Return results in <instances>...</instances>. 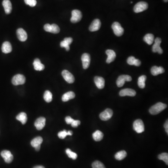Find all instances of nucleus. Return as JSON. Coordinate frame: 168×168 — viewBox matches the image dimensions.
I'll use <instances>...</instances> for the list:
<instances>
[{"label": "nucleus", "mask_w": 168, "mask_h": 168, "mask_svg": "<svg viewBox=\"0 0 168 168\" xmlns=\"http://www.w3.org/2000/svg\"><path fill=\"white\" fill-rule=\"evenodd\" d=\"M16 34L19 40L21 41L24 42L27 39V34L26 32L22 28H20L17 30Z\"/></svg>", "instance_id": "2eb2a0df"}, {"label": "nucleus", "mask_w": 168, "mask_h": 168, "mask_svg": "<svg viewBox=\"0 0 168 168\" xmlns=\"http://www.w3.org/2000/svg\"><path fill=\"white\" fill-rule=\"evenodd\" d=\"M154 35L152 34H147L144 36L143 38L144 41L149 45H151L154 41Z\"/></svg>", "instance_id": "cd10ccee"}, {"label": "nucleus", "mask_w": 168, "mask_h": 168, "mask_svg": "<svg viewBox=\"0 0 168 168\" xmlns=\"http://www.w3.org/2000/svg\"><path fill=\"white\" fill-rule=\"evenodd\" d=\"M147 79V77L145 75H142L138 78V85L140 88L143 89L145 87V81Z\"/></svg>", "instance_id": "c756f323"}, {"label": "nucleus", "mask_w": 168, "mask_h": 168, "mask_svg": "<svg viewBox=\"0 0 168 168\" xmlns=\"http://www.w3.org/2000/svg\"><path fill=\"white\" fill-rule=\"evenodd\" d=\"M34 68L36 71H41L45 69V65L42 64L38 58H35L33 62Z\"/></svg>", "instance_id": "5701e85b"}, {"label": "nucleus", "mask_w": 168, "mask_h": 168, "mask_svg": "<svg viewBox=\"0 0 168 168\" xmlns=\"http://www.w3.org/2000/svg\"><path fill=\"white\" fill-rule=\"evenodd\" d=\"M25 77L22 74H17L14 76L12 79V83L15 86L23 85L25 82Z\"/></svg>", "instance_id": "39448f33"}, {"label": "nucleus", "mask_w": 168, "mask_h": 168, "mask_svg": "<svg viewBox=\"0 0 168 168\" xmlns=\"http://www.w3.org/2000/svg\"><path fill=\"white\" fill-rule=\"evenodd\" d=\"M80 124V121L79 120H74L72 121V123H71V125L73 128H77L79 125Z\"/></svg>", "instance_id": "58836bf2"}, {"label": "nucleus", "mask_w": 168, "mask_h": 168, "mask_svg": "<svg viewBox=\"0 0 168 168\" xmlns=\"http://www.w3.org/2000/svg\"><path fill=\"white\" fill-rule=\"evenodd\" d=\"M46 119L44 117H40L35 121L34 125L38 130H41L44 128L45 125Z\"/></svg>", "instance_id": "4468645a"}, {"label": "nucleus", "mask_w": 168, "mask_h": 168, "mask_svg": "<svg viewBox=\"0 0 168 168\" xmlns=\"http://www.w3.org/2000/svg\"><path fill=\"white\" fill-rule=\"evenodd\" d=\"M67 135H68L67 131V130H65L60 132L58 134V137L60 139H62L65 138Z\"/></svg>", "instance_id": "4c0bfd02"}, {"label": "nucleus", "mask_w": 168, "mask_h": 168, "mask_svg": "<svg viewBox=\"0 0 168 168\" xmlns=\"http://www.w3.org/2000/svg\"><path fill=\"white\" fill-rule=\"evenodd\" d=\"M159 160L164 161L166 164H168V154L167 153H163L159 155L158 157Z\"/></svg>", "instance_id": "f704fd0d"}, {"label": "nucleus", "mask_w": 168, "mask_h": 168, "mask_svg": "<svg viewBox=\"0 0 168 168\" xmlns=\"http://www.w3.org/2000/svg\"><path fill=\"white\" fill-rule=\"evenodd\" d=\"M65 121L67 124H71L72 121H74V119L71 118L70 116H67L65 119Z\"/></svg>", "instance_id": "ea45409f"}, {"label": "nucleus", "mask_w": 168, "mask_h": 168, "mask_svg": "<svg viewBox=\"0 0 168 168\" xmlns=\"http://www.w3.org/2000/svg\"><path fill=\"white\" fill-rule=\"evenodd\" d=\"M112 28L113 30L114 34L118 37H121L124 33V29L120 23L114 22L112 24Z\"/></svg>", "instance_id": "f03ea898"}, {"label": "nucleus", "mask_w": 168, "mask_h": 168, "mask_svg": "<svg viewBox=\"0 0 168 168\" xmlns=\"http://www.w3.org/2000/svg\"><path fill=\"white\" fill-rule=\"evenodd\" d=\"M16 119L19 121H21L22 124H25L27 121V116L26 113L24 112H22L21 113L17 115L16 117Z\"/></svg>", "instance_id": "a878e982"}, {"label": "nucleus", "mask_w": 168, "mask_h": 168, "mask_svg": "<svg viewBox=\"0 0 168 168\" xmlns=\"http://www.w3.org/2000/svg\"><path fill=\"white\" fill-rule=\"evenodd\" d=\"M148 8V4L145 1H140L135 5L134 7V11L135 12H142L145 11Z\"/></svg>", "instance_id": "7ed1b4c3"}, {"label": "nucleus", "mask_w": 168, "mask_h": 168, "mask_svg": "<svg viewBox=\"0 0 168 168\" xmlns=\"http://www.w3.org/2000/svg\"><path fill=\"white\" fill-rule=\"evenodd\" d=\"M119 94L121 96L123 97V96H129L133 97L136 95V91L134 90L130 89V88H127L121 90Z\"/></svg>", "instance_id": "dca6fc26"}, {"label": "nucleus", "mask_w": 168, "mask_h": 168, "mask_svg": "<svg viewBox=\"0 0 168 168\" xmlns=\"http://www.w3.org/2000/svg\"><path fill=\"white\" fill-rule=\"evenodd\" d=\"M164 1L165 2H168V0H164Z\"/></svg>", "instance_id": "49530a36"}, {"label": "nucleus", "mask_w": 168, "mask_h": 168, "mask_svg": "<svg viewBox=\"0 0 168 168\" xmlns=\"http://www.w3.org/2000/svg\"><path fill=\"white\" fill-rule=\"evenodd\" d=\"M1 50L5 54L11 52L12 50V47L11 43L7 41L4 42L1 46Z\"/></svg>", "instance_id": "412c9836"}, {"label": "nucleus", "mask_w": 168, "mask_h": 168, "mask_svg": "<svg viewBox=\"0 0 168 168\" xmlns=\"http://www.w3.org/2000/svg\"><path fill=\"white\" fill-rule=\"evenodd\" d=\"M50 26L51 25L48 24V23L45 24L44 27L45 31H46V32H50Z\"/></svg>", "instance_id": "a19ab883"}, {"label": "nucleus", "mask_w": 168, "mask_h": 168, "mask_svg": "<svg viewBox=\"0 0 168 168\" xmlns=\"http://www.w3.org/2000/svg\"><path fill=\"white\" fill-rule=\"evenodd\" d=\"M155 41L154 45L152 47V51L154 53L157 52L159 54H162L163 53V50L161 47H160V45L162 42L161 38H156Z\"/></svg>", "instance_id": "0eeeda50"}, {"label": "nucleus", "mask_w": 168, "mask_h": 168, "mask_svg": "<svg viewBox=\"0 0 168 168\" xmlns=\"http://www.w3.org/2000/svg\"><path fill=\"white\" fill-rule=\"evenodd\" d=\"M164 68L161 67H158L154 66L151 69V73L153 76H157L164 72Z\"/></svg>", "instance_id": "b1692460"}, {"label": "nucleus", "mask_w": 168, "mask_h": 168, "mask_svg": "<svg viewBox=\"0 0 168 168\" xmlns=\"http://www.w3.org/2000/svg\"><path fill=\"white\" fill-rule=\"evenodd\" d=\"M166 108H167V105L166 104L162 103V102H159L151 106L149 111H150V113L152 115H156L164 110Z\"/></svg>", "instance_id": "f257e3e1"}, {"label": "nucleus", "mask_w": 168, "mask_h": 168, "mask_svg": "<svg viewBox=\"0 0 168 168\" xmlns=\"http://www.w3.org/2000/svg\"><path fill=\"white\" fill-rule=\"evenodd\" d=\"M132 78L130 76L128 75H122L119 76L117 80V86L119 87H122L126 81L130 82Z\"/></svg>", "instance_id": "6e6552de"}, {"label": "nucleus", "mask_w": 168, "mask_h": 168, "mask_svg": "<svg viewBox=\"0 0 168 168\" xmlns=\"http://www.w3.org/2000/svg\"><path fill=\"white\" fill-rule=\"evenodd\" d=\"M40 147H41V145L38 146H37V147H35V150L37 151H39V150H40Z\"/></svg>", "instance_id": "37998d69"}, {"label": "nucleus", "mask_w": 168, "mask_h": 168, "mask_svg": "<svg viewBox=\"0 0 168 168\" xmlns=\"http://www.w3.org/2000/svg\"><path fill=\"white\" fill-rule=\"evenodd\" d=\"M75 97V94L73 91H68L65 93L63 95L62 97V101L64 102H67L71 99H73Z\"/></svg>", "instance_id": "393cba45"}, {"label": "nucleus", "mask_w": 168, "mask_h": 168, "mask_svg": "<svg viewBox=\"0 0 168 168\" xmlns=\"http://www.w3.org/2000/svg\"><path fill=\"white\" fill-rule=\"evenodd\" d=\"M113 115V111L111 109L107 108L100 114V117L101 120L106 121L111 118Z\"/></svg>", "instance_id": "1a4fd4ad"}, {"label": "nucleus", "mask_w": 168, "mask_h": 168, "mask_svg": "<svg viewBox=\"0 0 168 168\" xmlns=\"http://www.w3.org/2000/svg\"><path fill=\"white\" fill-rule=\"evenodd\" d=\"M73 39L72 38H67L60 43V46L65 48L67 51L70 50V45L72 43Z\"/></svg>", "instance_id": "f3484780"}, {"label": "nucleus", "mask_w": 168, "mask_h": 168, "mask_svg": "<svg viewBox=\"0 0 168 168\" xmlns=\"http://www.w3.org/2000/svg\"><path fill=\"white\" fill-rule=\"evenodd\" d=\"M82 17V14L80 11L75 9L72 12V17L71 22L72 23H77L81 20Z\"/></svg>", "instance_id": "423d86ee"}, {"label": "nucleus", "mask_w": 168, "mask_h": 168, "mask_svg": "<svg viewBox=\"0 0 168 168\" xmlns=\"http://www.w3.org/2000/svg\"><path fill=\"white\" fill-rule=\"evenodd\" d=\"M2 6L4 9L6 14H9L11 12L12 7L11 3L9 0H4L2 1Z\"/></svg>", "instance_id": "a211bd4d"}, {"label": "nucleus", "mask_w": 168, "mask_h": 168, "mask_svg": "<svg viewBox=\"0 0 168 168\" xmlns=\"http://www.w3.org/2000/svg\"><path fill=\"white\" fill-rule=\"evenodd\" d=\"M81 60L82 62L83 67L84 69H86L90 64V55L88 53H84L81 57Z\"/></svg>", "instance_id": "f8f14e48"}, {"label": "nucleus", "mask_w": 168, "mask_h": 168, "mask_svg": "<svg viewBox=\"0 0 168 168\" xmlns=\"http://www.w3.org/2000/svg\"><path fill=\"white\" fill-rule=\"evenodd\" d=\"M43 141V140L41 137L38 136V137H35L31 141V146L35 148L37 146L41 145V144L42 143Z\"/></svg>", "instance_id": "bb28decb"}, {"label": "nucleus", "mask_w": 168, "mask_h": 168, "mask_svg": "<svg viewBox=\"0 0 168 168\" xmlns=\"http://www.w3.org/2000/svg\"><path fill=\"white\" fill-rule=\"evenodd\" d=\"M106 53L108 56L106 60V63L109 64L111 62H113V61L116 59V52L112 50H106Z\"/></svg>", "instance_id": "aec40b11"}, {"label": "nucleus", "mask_w": 168, "mask_h": 168, "mask_svg": "<svg viewBox=\"0 0 168 168\" xmlns=\"http://www.w3.org/2000/svg\"><path fill=\"white\" fill-rule=\"evenodd\" d=\"M164 127L165 131H166V133L168 134V121H166V122L165 123L164 125Z\"/></svg>", "instance_id": "79ce46f5"}, {"label": "nucleus", "mask_w": 168, "mask_h": 168, "mask_svg": "<svg viewBox=\"0 0 168 168\" xmlns=\"http://www.w3.org/2000/svg\"><path fill=\"white\" fill-rule=\"evenodd\" d=\"M92 167L93 168H106L104 165L99 161L94 162L92 164Z\"/></svg>", "instance_id": "c9c22d12"}, {"label": "nucleus", "mask_w": 168, "mask_h": 168, "mask_svg": "<svg viewBox=\"0 0 168 168\" xmlns=\"http://www.w3.org/2000/svg\"><path fill=\"white\" fill-rule=\"evenodd\" d=\"M103 133L100 130H97L93 134V137L94 139L96 142L101 141L103 138Z\"/></svg>", "instance_id": "c85d7f7f"}, {"label": "nucleus", "mask_w": 168, "mask_h": 168, "mask_svg": "<svg viewBox=\"0 0 168 168\" xmlns=\"http://www.w3.org/2000/svg\"><path fill=\"white\" fill-rule=\"evenodd\" d=\"M134 130L138 133H142L144 131V125L142 120L138 119L133 124Z\"/></svg>", "instance_id": "20e7f679"}, {"label": "nucleus", "mask_w": 168, "mask_h": 168, "mask_svg": "<svg viewBox=\"0 0 168 168\" xmlns=\"http://www.w3.org/2000/svg\"><path fill=\"white\" fill-rule=\"evenodd\" d=\"M24 1H25V4L30 7H35L37 4L36 0H24Z\"/></svg>", "instance_id": "e433bc0d"}, {"label": "nucleus", "mask_w": 168, "mask_h": 168, "mask_svg": "<svg viewBox=\"0 0 168 168\" xmlns=\"http://www.w3.org/2000/svg\"><path fill=\"white\" fill-rule=\"evenodd\" d=\"M127 63L129 65H135L136 67H139L141 65V61L136 59L134 57H129L127 60Z\"/></svg>", "instance_id": "4be33fe9"}, {"label": "nucleus", "mask_w": 168, "mask_h": 168, "mask_svg": "<svg viewBox=\"0 0 168 168\" xmlns=\"http://www.w3.org/2000/svg\"><path fill=\"white\" fill-rule=\"evenodd\" d=\"M72 131H67L68 135H72Z\"/></svg>", "instance_id": "c03bdc74"}, {"label": "nucleus", "mask_w": 168, "mask_h": 168, "mask_svg": "<svg viewBox=\"0 0 168 168\" xmlns=\"http://www.w3.org/2000/svg\"><path fill=\"white\" fill-rule=\"evenodd\" d=\"M44 98L46 102L49 103L52 100V94L49 91H46L44 94Z\"/></svg>", "instance_id": "2f4dec72"}, {"label": "nucleus", "mask_w": 168, "mask_h": 168, "mask_svg": "<svg viewBox=\"0 0 168 168\" xmlns=\"http://www.w3.org/2000/svg\"><path fill=\"white\" fill-rule=\"evenodd\" d=\"M94 82L97 87L100 89H103L105 86V80L102 77L96 76L94 78Z\"/></svg>", "instance_id": "6ab92c4d"}, {"label": "nucleus", "mask_w": 168, "mask_h": 168, "mask_svg": "<svg viewBox=\"0 0 168 168\" xmlns=\"http://www.w3.org/2000/svg\"><path fill=\"white\" fill-rule=\"evenodd\" d=\"M101 26V21L99 19H95L91 23L89 29L90 31L94 32L100 29Z\"/></svg>", "instance_id": "ddd939ff"}, {"label": "nucleus", "mask_w": 168, "mask_h": 168, "mask_svg": "<svg viewBox=\"0 0 168 168\" xmlns=\"http://www.w3.org/2000/svg\"><path fill=\"white\" fill-rule=\"evenodd\" d=\"M62 75L65 80L68 83H73L74 82V77L73 75L67 70H64L62 72Z\"/></svg>", "instance_id": "9d476101"}, {"label": "nucleus", "mask_w": 168, "mask_h": 168, "mask_svg": "<svg viewBox=\"0 0 168 168\" xmlns=\"http://www.w3.org/2000/svg\"><path fill=\"white\" fill-rule=\"evenodd\" d=\"M33 168H45L44 166H35Z\"/></svg>", "instance_id": "a18cd8bd"}, {"label": "nucleus", "mask_w": 168, "mask_h": 168, "mask_svg": "<svg viewBox=\"0 0 168 168\" xmlns=\"http://www.w3.org/2000/svg\"><path fill=\"white\" fill-rule=\"evenodd\" d=\"M127 152L125 150H121V151H119L117 152L115 155V158L117 160H123L127 156Z\"/></svg>", "instance_id": "7c9ffc66"}, {"label": "nucleus", "mask_w": 168, "mask_h": 168, "mask_svg": "<svg viewBox=\"0 0 168 168\" xmlns=\"http://www.w3.org/2000/svg\"><path fill=\"white\" fill-rule=\"evenodd\" d=\"M60 32V28L58 25L52 24L50 26V32L53 34H57Z\"/></svg>", "instance_id": "72a5a7b5"}, {"label": "nucleus", "mask_w": 168, "mask_h": 168, "mask_svg": "<svg viewBox=\"0 0 168 168\" xmlns=\"http://www.w3.org/2000/svg\"><path fill=\"white\" fill-rule=\"evenodd\" d=\"M66 153L69 157L71 158L73 160H76L77 159L78 155L77 154L75 153L74 152H72L70 149H67L66 150Z\"/></svg>", "instance_id": "473e14b6"}, {"label": "nucleus", "mask_w": 168, "mask_h": 168, "mask_svg": "<svg viewBox=\"0 0 168 168\" xmlns=\"http://www.w3.org/2000/svg\"><path fill=\"white\" fill-rule=\"evenodd\" d=\"M1 155L6 163L9 164L12 162L13 160V156L10 151L7 150H3L1 152Z\"/></svg>", "instance_id": "9b49d317"}]
</instances>
